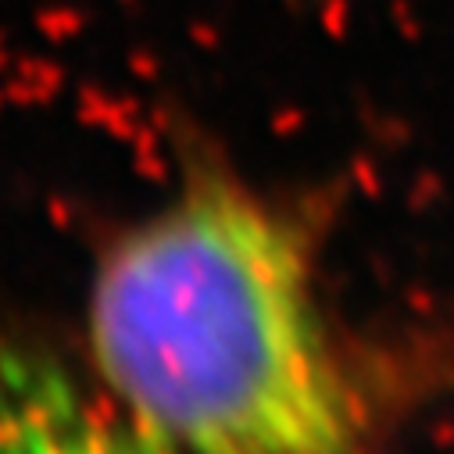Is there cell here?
I'll use <instances>...</instances> for the list:
<instances>
[{
    "instance_id": "1",
    "label": "cell",
    "mask_w": 454,
    "mask_h": 454,
    "mask_svg": "<svg viewBox=\"0 0 454 454\" xmlns=\"http://www.w3.org/2000/svg\"><path fill=\"white\" fill-rule=\"evenodd\" d=\"M90 348L165 454H372L304 215L186 133L179 186L97 262Z\"/></svg>"
},
{
    "instance_id": "2",
    "label": "cell",
    "mask_w": 454,
    "mask_h": 454,
    "mask_svg": "<svg viewBox=\"0 0 454 454\" xmlns=\"http://www.w3.org/2000/svg\"><path fill=\"white\" fill-rule=\"evenodd\" d=\"M0 454H165L122 415H107L43 372L0 376Z\"/></svg>"
}]
</instances>
